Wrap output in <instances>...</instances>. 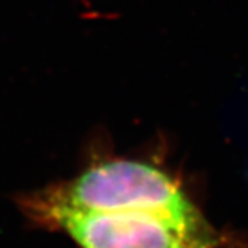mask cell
I'll use <instances>...</instances> for the list:
<instances>
[{
	"instance_id": "7a4b0ae2",
	"label": "cell",
	"mask_w": 248,
	"mask_h": 248,
	"mask_svg": "<svg viewBox=\"0 0 248 248\" xmlns=\"http://www.w3.org/2000/svg\"><path fill=\"white\" fill-rule=\"evenodd\" d=\"M42 223L62 227L81 248H218L206 220L184 221L155 212H54Z\"/></svg>"
},
{
	"instance_id": "6da1fadb",
	"label": "cell",
	"mask_w": 248,
	"mask_h": 248,
	"mask_svg": "<svg viewBox=\"0 0 248 248\" xmlns=\"http://www.w3.org/2000/svg\"><path fill=\"white\" fill-rule=\"evenodd\" d=\"M30 216L54 212H155L184 221H203L202 212L170 176L151 165L114 160L93 166L77 180L26 202Z\"/></svg>"
}]
</instances>
